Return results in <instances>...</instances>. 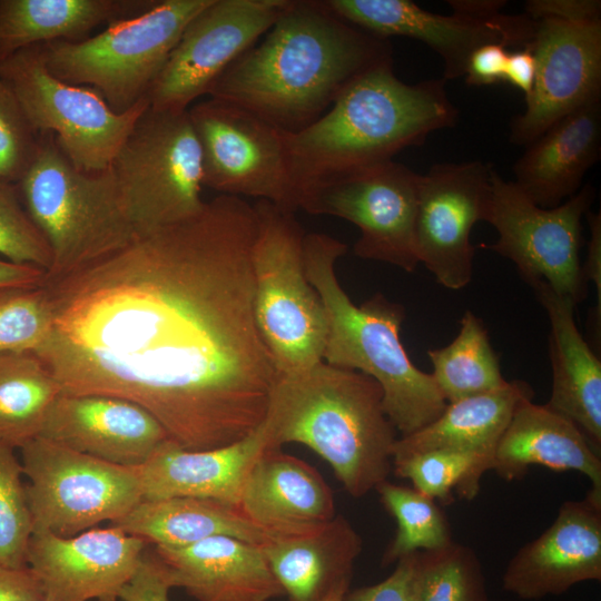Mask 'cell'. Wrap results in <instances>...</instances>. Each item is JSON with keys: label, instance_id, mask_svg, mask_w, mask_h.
Segmentation results:
<instances>
[{"label": "cell", "instance_id": "obj_1", "mask_svg": "<svg viewBox=\"0 0 601 601\" xmlns=\"http://www.w3.org/2000/svg\"><path fill=\"white\" fill-rule=\"evenodd\" d=\"M254 205L219 195L186 220L45 278L35 351L61 394L129 400L184 450L231 445L265 420L277 371L254 313Z\"/></svg>", "mask_w": 601, "mask_h": 601}, {"label": "cell", "instance_id": "obj_2", "mask_svg": "<svg viewBox=\"0 0 601 601\" xmlns=\"http://www.w3.org/2000/svg\"><path fill=\"white\" fill-rule=\"evenodd\" d=\"M262 38L207 95L287 134L317 120L362 75L393 62L387 39L345 21L325 0H292Z\"/></svg>", "mask_w": 601, "mask_h": 601}, {"label": "cell", "instance_id": "obj_3", "mask_svg": "<svg viewBox=\"0 0 601 601\" xmlns=\"http://www.w3.org/2000/svg\"><path fill=\"white\" fill-rule=\"evenodd\" d=\"M459 110L445 80L406 83L393 62L353 81L317 120L284 132L289 174L303 209L321 187L355 170L393 160L434 131L452 128Z\"/></svg>", "mask_w": 601, "mask_h": 601}, {"label": "cell", "instance_id": "obj_4", "mask_svg": "<svg viewBox=\"0 0 601 601\" xmlns=\"http://www.w3.org/2000/svg\"><path fill=\"white\" fill-rule=\"evenodd\" d=\"M263 428L268 450L299 443L324 459L344 490L362 497L387 480L396 430L372 377L326 362L278 375Z\"/></svg>", "mask_w": 601, "mask_h": 601}, {"label": "cell", "instance_id": "obj_5", "mask_svg": "<svg viewBox=\"0 0 601 601\" xmlns=\"http://www.w3.org/2000/svg\"><path fill=\"white\" fill-rule=\"evenodd\" d=\"M346 250V244L329 235L304 236L306 274L327 316L323 361L376 381L388 420L401 436L412 434L437 418L447 403L402 344L403 306L380 293L356 306L341 286L335 265Z\"/></svg>", "mask_w": 601, "mask_h": 601}, {"label": "cell", "instance_id": "obj_6", "mask_svg": "<svg viewBox=\"0 0 601 601\" xmlns=\"http://www.w3.org/2000/svg\"><path fill=\"white\" fill-rule=\"evenodd\" d=\"M17 186L51 250L47 277L70 273L137 237L110 168L98 173L78 169L52 132L40 134L36 158Z\"/></svg>", "mask_w": 601, "mask_h": 601}, {"label": "cell", "instance_id": "obj_7", "mask_svg": "<svg viewBox=\"0 0 601 601\" xmlns=\"http://www.w3.org/2000/svg\"><path fill=\"white\" fill-rule=\"evenodd\" d=\"M254 313L278 375L323 362L327 316L304 263L305 233L294 211L265 200L254 205Z\"/></svg>", "mask_w": 601, "mask_h": 601}, {"label": "cell", "instance_id": "obj_8", "mask_svg": "<svg viewBox=\"0 0 601 601\" xmlns=\"http://www.w3.org/2000/svg\"><path fill=\"white\" fill-rule=\"evenodd\" d=\"M210 0H156L146 12L82 41L42 43L58 79L96 89L115 112L147 97L188 22Z\"/></svg>", "mask_w": 601, "mask_h": 601}, {"label": "cell", "instance_id": "obj_9", "mask_svg": "<svg viewBox=\"0 0 601 601\" xmlns=\"http://www.w3.org/2000/svg\"><path fill=\"white\" fill-rule=\"evenodd\" d=\"M136 236L201 211V154L188 110L148 107L109 166Z\"/></svg>", "mask_w": 601, "mask_h": 601}, {"label": "cell", "instance_id": "obj_10", "mask_svg": "<svg viewBox=\"0 0 601 601\" xmlns=\"http://www.w3.org/2000/svg\"><path fill=\"white\" fill-rule=\"evenodd\" d=\"M0 79L16 96L33 129L52 132L70 161L87 173L109 168L149 107L145 97L127 111L115 112L96 89L53 76L47 68L42 45L1 59Z\"/></svg>", "mask_w": 601, "mask_h": 601}, {"label": "cell", "instance_id": "obj_11", "mask_svg": "<svg viewBox=\"0 0 601 601\" xmlns=\"http://www.w3.org/2000/svg\"><path fill=\"white\" fill-rule=\"evenodd\" d=\"M20 451L33 532L75 536L122 518L142 500L138 467L112 464L41 436Z\"/></svg>", "mask_w": 601, "mask_h": 601}, {"label": "cell", "instance_id": "obj_12", "mask_svg": "<svg viewBox=\"0 0 601 601\" xmlns=\"http://www.w3.org/2000/svg\"><path fill=\"white\" fill-rule=\"evenodd\" d=\"M593 199L594 190L587 184L559 206L542 208L494 169L484 220L499 238L481 246L510 259L532 287L544 282L578 304L587 296L581 220Z\"/></svg>", "mask_w": 601, "mask_h": 601}, {"label": "cell", "instance_id": "obj_13", "mask_svg": "<svg viewBox=\"0 0 601 601\" xmlns=\"http://www.w3.org/2000/svg\"><path fill=\"white\" fill-rule=\"evenodd\" d=\"M188 114L200 147L203 186L299 209L282 130L215 98L193 105Z\"/></svg>", "mask_w": 601, "mask_h": 601}, {"label": "cell", "instance_id": "obj_14", "mask_svg": "<svg viewBox=\"0 0 601 601\" xmlns=\"http://www.w3.org/2000/svg\"><path fill=\"white\" fill-rule=\"evenodd\" d=\"M421 175L394 160L339 177L316 190L303 210L351 221L359 229L354 254L413 272Z\"/></svg>", "mask_w": 601, "mask_h": 601}, {"label": "cell", "instance_id": "obj_15", "mask_svg": "<svg viewBox=\"0 0 601 601\" xmlns=\"http://www.w3.org/2000/svg\"><path fill=\"white\" fill-rule=\"evenodd\" d=\"M292 0H210L185 27L149 93L155 110L185 111L278 20Z\"/></svg>", "mask_w": 601, "mask_h": 601}, {"label": "cell", "instance_id": "obj_16", "mask_svg": "<svg viewBox=\"0 0 601 601\" xmlns=\"http://www.w3.org/2000/svg\"><path fill=\"white\" fill-rule=\"evenodd\" d=\"M493 170L492 165L473 160L434 164L421 175L416 255L445 288L459 290L472 279L470 237L473 226L484 220Z\"/></svg>", "mask_w": 601, "mask_h": 601}, {"label": "cell", "instance_id": "obj_17", "mask_svg": "<svg viewBox=\"0 0 601 601\" xmlns=\"http://www.w3.org/2000/svg\"><path fill=\"white\" fill-rule=\"evenodd\" d=\"M534 21L529 47L535 79L524 111L511 121L515 145L529 146L559 119L601 96V22Z\"/></svg>", "mask_w": 601, "mask_h": 601}, {"label": "cell", "instance_id": "obj_18", "mask_svg": "<svg viewBox=\"0 0 601 601\" xmlns=\"http://www.w3.org/2000/svg\"><path fill=\"white\" fill-rule=\"evenodd\" d=\"M345 21L380 38L402 36L418 40L443 61V79L464 77L471 53L485 43L528 47L535 21L526 14L501 13L490 20H475L452 13L426 11L411 0H325Z\"/></svg>", "mask_w": 601, "mask_h": 601}, {"label": "cell", "instance_id": "obj_19", "mask_svg": "<svg viewBox=\"0 0 601 601\" xmlns=\"http://www.w3.org/2000/svg\"><path fill=\"white\" fill-rule=\"evenodd\" d=\"M147 545L112 525L70 538L33 532L28 566L40 582L43 601H114Z\"/></svg>", "mask_w": 601, "mask_h": 601}, {"label": "cell", "instance_id": "obj_20", "mask_svg": "<svg viewBox=\"0 0 601 601\" xmlns=\"http://www.w3.org/2000/svg\"><path fill=\"white\" fill-rule=\"evenodd\" d=\"M601 580V492L565 501L553 523L520 548L502 588L523 600L559 595L574 584Z\"/></svg>", "mask_w": 601, "mask_h": 601}, {"label": "cell", "instance_id": "obj_21", "mask_svg": "<svg viewBox=\"0 0 601 601\" xmlns=\"http://www.w3.org/2000/svg\"><path fill=\"white\" fill-rule=\"evenodd\" d=\"M38 436L128 467L144 465L170 440L164 426L142 406L100 394H60Z\"/></svg>", "mask_w": 601, "mask_h": 601}, {"label": "cell", "instance_id": "obj_22", "mask_svg": "<svg viewBox=\"0 0 601 601\" xmlns=\"http://www.w3.org/2000/svg\"><path fill=\"white\" fill-rule=\"evenodd\" d=\"M288 601H319L349 587L363 541L342 515L324 522L267 530L262 544Z\"/></svg>", "mask_w": 601, "mask_h": 601}, {"label": "cell", "instance_id": "obj_23", "mask_svg": "<svg viewBox=\"0 0 601 601\" xmlns=\"http://www.w3.org/2000/svg\"><path fill=\"white\" fill-rule=\"evenodd\" d=\"M154 550L174 588L197 601H269L285 595L260 544L216 535L181 548L154 545Z\"/></svg>", "mask_w": 601, "mask_h": 601}, {"label": "cell", "instance_id": "obj_24", "mask_svg": "<svg viewBox=\"0 0 601 601\" xmlns=\"http://www.w3.org/2000/svg\"><path fill=\"white\" fill-rule=\"evenodd\" d=\"M262 424L245 439L210 450L188 451L167 441L138 467L142 500L205 497L238 506L249 470L268 450Z\"/></svg>", "mask_w": 601, "mask_h": 601}, {"label": "cell", "instance_id": "obj_25", "mask_svg": "<svg viewBox=\"0 0 601 601\" xmlns=\"http://www.w3.org/2000/svg\"><path fill=\"white\" fill-rule=\"evenodd\" d=\"M601 151V102H588L550 126L513 166L514 184L535 205L553 208L581 189Z\"/></svg>", "mask_w": 601, "mask_h": 601}, {"label": "cell", "instance_id": "obj_26", "mask_svg": "<svg viewBox=\"0 0 601 601\" xmlns=\"http://www.w3.org/2000/svg\"><path fill=\"white\" fill-rule=\"evenodd\" d=\"M533 289L550 322L552 388L545 405L572 421L600 454L601 362L575 325L577 304L544 282Z\"/></svg>", "mask_w": 601, "mask_h": 601}, {"label": "cell", "instance_id": "obj_27", "mask_svg": "<svg viewBox=\"0 0 601 601\" xmlns=\"http://www.w3.org/2000/svg\"><path fill=\"white\" fill-rule=\"evenodd\" d=\"M575 471L585 475L592 490L601 492V459L583 432L545 404L523 400L502 433L492 470L504 481L522 479L530 466Z\"/></svg>", "mask_w": 601, "mask_h": 601}, {"label": "cell", "instance_id": "obj_28", "mask_svg": "<svg viewBox=\"0 0 601 601\" xmlns=\"http://www.w3.org/2000/svg\"><path fill=\"white\" fill-rule=\"evenodd\" d=\"M238 508L264 530L318 523L336 515L333 493L322 475L280 450L265 451L253 464Z\"/></svg>", "mask_w": 601, "mask_h": 601}, {"label": "cell", "instance_id": "obj_29", "mask_svg": "<svg viewBox=\"0 0 601 601\" xmlns=\"http://www.w3.org/2000/svg\"><path fill=\"white\" fill-rule=\"evenodd\" d=\"M533 396L526 382L514 380L495 391L447 403L433 422L397 437L392 461L434 450L467 451L493 459L516 406Z\"/></svg>", "mask_w": 601, "mask_h": 601}, {"label": "cell", "instance_id": "obj_30", "mask_svg": "<svg viewBox=\"0 0 601 601\" xmlns=\"http://www.w3.org/2000/svg\"><path fill=\"white\" fill-rule=\"evenodd\" d=\"M156 0H0V60L35 45L82 41L104 23L149 10Z\"/></svg>", "mask_w": 601, "mask_h": 601}, {"label": "cell", "instance_id": "obj_31", "mask_svg": "<svg viewBox=\"0 0 601 601\" xmlns=\"http://www.w3.org/2000/svg\"><path fill=\"white\" fill-rule=\"evenodd\" d=\"M110 525L152 545L168 548L186 546L216 535L260 545L267 538V530L253 523L237 505L205 497L141 500Z\"/></svg>", "mask_w": 601, "mask_h": 601}, {"label": "cell", "instance_id": "obj_32", "mask_svg": "<svg viewBox=\"0 0 601 601\" xmlns=\"http://www.w3.org/2000/svg\"><path fill=\"white\" fill-rule=\"evenodd\" d=\"M61 388L35 351L0 353V444L20 449L41 431Z\"/></svg>", "mask_w": 601, "mask_h": 601}, {"label": "cell", "instance_id": "obj_33", "mask_svg": "<svg viewBox=\"0 0 601 601\" xmlns=\"http://www.w3.org/2000/svg\"><path fill=\"white\" fill-rule=\"evenodd\" d=\"M431 373L446 403L495 391L508 381L480 317L466 311L457 336L447 346L428 349Z\"/></svg>", "mask_w": 601, "mask_h": 601}, {"label": "cell", "instance_id": "obj_34", "mask_svg": "<svg viewBox=\"0 0 601 601\" xmlns=\"http://www.w3.org/2000/svg\"><path fill=\"white\" fill-rule=\"evenodd\" d=\"M492 463V457L474 452L434 450L393 460L392 470L410 480L416 491L449 505L454 492L462 500H473Z\"/></svg>", "mask_w": 601, "mask_h": 601}, {"label": "cell", "instance_id": "obj_35", "mask_svg": "<svg viewBox=\"0 0 601 601\" xmlns=\"http://www.w3.org/2000/svg\"><path fill=\"white\" fill-rule=\"evenodd\" d=\"M375 490L397 524L396 533L383 554V565L417 551L443 548L453 541L447 518L435 500L414 487L387 480Z\"/></svg>", "mask_w": 601, "mask_h": 601}, {"label": "cell", "instance_id": "obj_36", "mask_svg": "<svg viewBox=\"0 0 601 601\" xmlns=\"http://www.w3.org/2000/svg\"><path fill=\"white\" fill-rule=\"evenodd\" d=\"M416 601H490L481 561L470 546L417 551Z\"/></svg>", "mask_w": 601, "mask_h": 601}, {"label": "cell", "instance_id": "obj_37", "mask_svg": "<svg viewBox=\"0 0 601 601\" xmlns=\"http://www.w3.org/2000/svg\"><path fill=\"white\" fill-rule=\"evenodd\" d=\"M12 447L0 444V564L28 566V546L33 533L22 465Z\"/></svg>", "mask_w": 601, "mask_h": 601}, {"label": "cell", "instance_id": "obj_38", "mask_svg": "<svg viewBox=\"0 0 601 601\" xmlns=\"http://www.w3.org/2000/svg\"><path fill=\"white\" fill-rule=\"evenodd\" d=\"M51 323V307L42 284L0 289V353L36 351Z\"/></svg>", "mask_w": 601, "mask_h": 601}, {"label": "cell", "instance_id": "obj_39", "mask_svg": "<svg viewBox=\"0 0 601 601\" xmlns=\"http://www.w3.org/2000/svg\"><path fill=\"white\" fill-rule=\"evenodd\" d=\"M0 255L46 274L52 263L50 247L24 208L17 184L4 180H0Z\"/></svg>", "mask_w": 601, "mask_h": 601}, {"label": "cell", "instance_id": "obj_40", "mask_svg": "<svg viewBox=\"0 0 601 601\" xmlns=\"http://www.w3.org/2000/svg\"><path fill=\"white\" fill-rule=\"evenodd\" d=\"M39 141L40 134L0 79V180L17 184L35 160Z\"/></svg>", "mask_w": 601, "mask_h": 601}, {"label": "cell", "instance_id": "obj_41", "mask_svg": "<svg viewBox=\"0 0 601 601\" xmlns=\"http://www.w3.org/2000/svg\"><path fill=\"white\" fill-rule=\"evenodd\" d=\"M173 582L167 566L150 543L144 550L131 578L118 593L121 601H169Z\"/></svg>", "mask_w": 601, "mask_h": 601}, {"label": "cell", "instance_id": "obj_42", "mask_svg": "<svg viewBox=\"0 0 601 601\" xmlns=\"http://www.w3.org/2000/svg\"><path fill=\"white\" fill-rule=\"evenodd\" d=\"M416 560L417 552L401 558L385 580L347 591L344 601H416Z\"/></svg>", "mask_w": 601, "mask_h": 601}, {"label": "cell", "instance_id": "obj_43", "mask_svg": "<svg viewBox=\"0 0 601 601\" xmlns=\"http://www.w3.org/2000/svg\"><path fill=\"white\" fill-rule=\"evenodd\" d=\"M524 9L532 20L551 19L571 23L601 22L599 0H529Z\"/></svg>", "mask_w": 601, "mask_h": 601}, {"label": "cell", "instance_id": "obj_44", "mask_svg": "<svg viewBox=\"0 0 601 601\" xmlns=\"http://www.w3.org/2000/svg\"><path fill=\"white\" fill-rule=\"evenodd\" d=\"M502 43H485L476 48L469 57L465 69V82L469 86H489L504 79L509 51Z\"/></svg>", "mask_w": 601, "mask_h": 601}, {"label": "cell", "instance_id": "obj_45", "mask_svg": "<svg viewBox=\"0 0 601 601\" xmlns=\"http://www.w3.org/2000/svg\"><path fill=\"white\" fill-rule=\"evenodd\" d=\"M0 601H43L40 582L29 566L0 564Z\"/></svg>", "mask_w": 601, "mask_h": 601}, {"label": "cell", "instance_id": "obj_46", "mask_svg": "<svg viewBox=\"0 0 601 601\" xmlns=\"http://www.w3.org/2000/svg\"><path fill=\"white\" fill-rule=\"evenodd\" d=\"M535 79V59L531 48L524 47L509 52L503 81L518 88L526 99L533 89Z\"/></svg>", "mask_w": 601, "mask_h": 601}, {"label": "cell", "instance_id": "obj_47", "mask_svg": "<svg viewBox=\"0 0 601 601\" xmlns=\"http://www.w3.org/2000/svg\"><path fill=\"white\" fill-rule=\"evenodd\" d=\"M590 227V239L588 243V255L584 266H582L584 277L592 280L598 292V322L601 319V215L600 213H587Z\"/></svg>", "mask_w": 601, "mask_h": 601}, {"label": "cell", "instance_id": "obj_48", "mask_svg": "<svg viewBox=\"0 0 601 601\" xmlns=\"http://www.w3.org/2000/svg\"><path fill=\"white\" fill-rule=\"evenodd\" d=\"M45 278L42 268L0 258V289L39 286Z\"/></svg>", "mask_w": 601, "mask_h": 601}, {"label": "cell", "instance_id": "obj_49", "mask_svg": "<svg viewBox=\"0 0 601 601\" xmlns=\"http://www.w3.org/2000/svg\"><path fill=\"white\" fill-rule=\"evenodd\" d=\"M453 13L475 20H490L505 7L504 0H449Z\"/></svg>", "mask_w": 601, "mask_h": 601}, {"label": "cell", "instance_id": "obj_50", "mask_svg": "<svg viewBox=\"0 0 601 601\" xmlns=\"http://www.w3.org/2000/svg\"><path fill=\"white\" fill-rule=\"evenodd\" d=\"M348 591V587H339L332 592H329L326 597L321 599L319 601H344V597Z\"/></svg>", "mask_w": 601, "mask_h": 601}, {"label": "cell", "instance_id": "obj_51", "mask_svg": "<svg viewBox=\"0 0 601 601\" xmlns=\"http://www.w3.org/2000/svg\"><path fill=\"white\" fill-rule=\"evenodd\" d=\"M114 601H118V600H114Z\"/></svg>", "mask_w": 601, "mask_h": 601}]
</instances>
